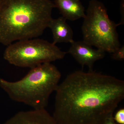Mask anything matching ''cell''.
I'll use <instances>...</instances> for the list:
<instances>
[{
    "mask_svg": "<svg viewBox=\"0 0 124 124\" xmlns=\"http://www.w3.org/2000/svg\"><path fill=\"white\" fill-rule=\"evenodd\" d=\"M71 46L68 53L72 55L82 67H88L89 71H93V64L96 61L103 58L105 52L97 49L84 41H75L71 43Z\"/></svg>",
    "mask_w": 124,
    "mask_h": 124,
    "instance_id": "8992f818",
    "label": "cell"
},
{
    "mask_svg": "<svg viewBox=\"0 0 124 124\" xmlns=\"http://www.w3.org/2000/svg\"><path fill=\"white\" fill-rule=\"evenodd\" d=\"M66 52L46 40L35 38L18 41L7 46L4 59L16 66L31 68L62 59Z\"/></svg>",
    "mask_w": 124,
    "mask_h": 124,
    "instance_id": "5b68a950",
    "label": "cell"
},
{
    "mask_svg": "<svg viewBox=\"0 0 124 124\" xmlns=\"http://www.w3.org/2000/svg\"><path fill=\"white\" fill-rule=\"evenodd\" d=\"M102 124H117L113 119V116H111L107 118Z\"/></svg>",
    "mask_w": 124,
    "mask_h": 124,
    "instance_id": "4fadbf2b",
    "label": "cell"
},
{
    "mask_svg": "<svg viewBox=\"0 0 124 124\" xmlns=\"http://www.w3.org/2000/svg\"><path fill=\"white\" fill-rule=\"evenodd\" d=\"M1 0H0V1Z\"/></svg>",
    "mask_w": 124,
    "mask_h": 124,
    "instance_id": "5bb4252c",
    "label": "cell"
},
{
    "mask_svg": "<svg viewBox=\"0 0 124 124\" xmlns=\"http://www.w3.org/2000/svg\"><path fill=\"white\" fill-rule=\"evenodd\" d=\"M57 124H102L124 98V81L93 71H77L55 90Z\"/></svg>",
    "mask_w": 124,
    "mask_h": 124,
    "instance_id": "6da1fadb",
    "label": "cell"
},
{
    "mask_svg": "<svg viewBox=\"0 0 124 124\" xmlns=\"http://www.w3.org/2000/svg\"><path fill=\"white\" fill-rule=\"evenodd\" d=\"M66 20L62 16L56 19L52 18L50 22L48 28L52 31L54 44L62 42L71 43L74 41L73 31Z\"/></svg>",
    "mask_w": 124,
    "mask_h": 124,
    "instance_id": "ba28073f",
    "label": "cell"
},
{
    "mask_svg": "<svg viewBox=\"0 0 124 124\" xmlns=\"http://www.w3.org/2000/svg\"><path fill=\"white\" fill-rule=\"evenodd\" d=\"M54 8L50 0H1L0 44L8 46L41 36Z\"/></svg>",
    "mask_w": 124,
    "mask_h": 124,
    "instance_id": "7a4b0ae2",
    "label": "cell"
},
{
    "mask_svg": "<svg viewBox=\"0 0 124 124\" xmlns=\"http://www.w3.org/2000/svg\"><path fill=\"white\" fill-rule=\"evenodd\" d=\"M118 26L109 18L102 2L90 0L81 27L83 41L105 53H112L121 46Z\"/></svg>",
    "mask_w": 124,
    "mask_h": 124,
    "instance_id": "277c9868",
    "label": "cell"
},
{
    "mask_svg": "<svg viewBox=\"0 0 124 124\" xmlns=\"http://www.w3.org/2000/svg\"><path fill=\"white\" fill-rule=\"evenodd\" d=\"M53 3L66 20L74 21L85 17V8L80 0H54Z\"/></svg>",
    "mask_w": 124,
    "mask_h": 124,
    "instance_id": "9c48e42d",
    "label": "cell"
},
{
    "mask_svg": "<svg viewBox=\"0 0 124 124\" xmlns=\"http://www.w3.org/2000/svg\"><path fill=\"white\" fill-rule=\"evenodd\" d=\"M5 124H57L45 109L19 112Z\"/></svg>",
    "mask_w": 124,
    "mask_h": 124,
    "instance_id": "52a82bcc",
    "label": "cell"
},
{
    "mask_svg": "<svg viewBox=\"0 0 124 124\" xmlns=\"http://www.w3.org/2000/svg\"><path fill=\"white\" fill-rule=\"evenodd\" d=\"M61 77L60 71L51 62L31 68L17 81H9L0 77V87L15 101L23 103L34 110L45 109L49 98L57 89Z\"/></svg>",
    "mask_w": 124,
    "mask_h": 124,
    "instance_id": "3957f363",
    "label": "cell"
},
{
    "mask_svg": "<svg viewBox=\"0 0 124 124\" xmlns=\"http://www.w3.org/2000/svg\"><path fill=\"white\" fill-rule=\"evenodd\" d=\"M120 12L121 15V19L118 25L124 24V0H121Z\"/></svg>",
    "mask_w": 124,
    "mask_h": 124,
    "instance_id": "7c38bea8",
    "label": "cell"
},
{
    "mask_svg": "<svg viewBox=\"0 0 124 124\" xmlns=\"http://www.w3.org/2000/svg\"><path fill=\"white\" fill-rule=\"evenodd\" d=\"M113 119L116 123L119 124H124V109L121 108L117 111Z\"/></svg>",
    "mask_w": 124,
    "mask_h": 124,
    "instance_id": "8fae6325",
    "label": "cell"
},
{
    "mask_svg": "<svg viewBox=\"0 0 124 124\" xmlns=\"http://www.w3.org/2000/svg\"><path fill=\"white\" fill-rule=\"evenodd\" d=\"M112 59L119 61H122L124 59V46H120L112 53Z\"/></svg>",
    "mask_w": 124,
    "mask_h": 124,
    "instance_id": "30bf717a",
    "label": "cell"
}]
</instances>
